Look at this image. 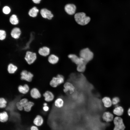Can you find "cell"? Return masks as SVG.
<instances>
[{
	"label": "cell",
	"mask_w": 130,
	"mask_h": 130,
	"mask_svg": "<svg viewBox=\"0 0 130 130\" xmlns=\"http://www.w3.org/2000/svg\"><path fill=\"white\" fill-rule=\"evenodd\" d=\"M16 105L17 109L20 111H22L23 110V107L19 101L17 102Z\"/></svg>",
	"instance_id": "4dcf8cb0"
},
{
	"label": "cell",
	"mask_w": 130,
	"mask_h": 130,
	"mask_svg": "<svg viewBox=\"0 0 130 130\" xmlns=\"http://www.w3.org/2000/svg\"><path fill=\"white\" fill-rule=\"evenodd\" d=\"M18 67L16 65L11 63L8 65L7 70L9 73L12 74L16 73L18 70Z\"/></svg>",
	"instance_id": "d6986e66"
},
{
	"label": "cell",
	"mask_w": 130,
	"mask_h": 130,
	"mask_svg": "<svg viewBox=\"0 0 130 130\" xmlns=\"http://www.w3.org/2000/svg\"><path fill=\"white\" fill-rule=\"evenodd\" d=\"M128 114L129 116H130V108H129L128 110Z\"/></svg>",
	"instance_id": "8d00e7d4"
},
{
	"label": "cell",
	"mask_w": 130,
	"mask_h": 130,
	"mask_svg": "<svg viewBox=\"0 0 130 130\" xmlns=\"http://www.w3.org/2000/svg\"><path fill=\"white\" fill-rule=\"evenodd\" d=\"M47 61L50 64L55 65L57 64L59 60V58L57 55L51 53L47 57Z\"/></svg>",
	"instance_id": "30bf717a"
},
{
	"label": "cell",
	"mask_w": 130,
	"mask_h": 130,
	"mask_svg": "<svg viewBox=\"0 0 130 130\" xmlns=\"http://www.w3.org/2000/svg\"><path fill=\"white\" fill-rule=\"evenodd\" d=\"M34 103L32 101H28L23 106V110L26 112H29L31 110L34 105Z\"/></svg>",
	"instance_id": "44dd1931"
},
{
	"label": "cell",
	"mask_w": 130,
	"mask_h": 130,
	"mask_svg": "<svg viewBox=\"0 0 130 130\" xmlns=\"http://www.w3.org/2000/svg\"><path fill=\"white\" fill-rule=\"evenodd\" d=\"M64 89L63 91L64 92L66 93L68 91L70 93L72 94L74 91L75 88L71 83L67 82L65 83L64 85Z\"/></svg>",
	"instance_id": "9a60e30c"
},
{
	"label": "cell",
	"mask_w": 130,
	"mask_h": 130,
	"mask_svg": "<svg viewBox=\"0 0 130 130\" xmlns=\"http://www.w3.org/2000/svg\"><path fill=\"white\" fill-rule=\"evenodd\" d=\"M36 4L39 3L41 0H32Z\"/></svg>",
	"instance_id": "d590c367"
},
{
	"label": "cell",
	"mask_w": 130,
	"mask_h": 130,
	"mask_svg": "<svg viewBox=\"0 0 130 130\" xmlns=\"http://www.w3.org/2000/svg\"><path fill=\"white\" fill-rule=\"evenodd\" d=\"M17 89L19 92L23 94H26L30 91L29 86L27 84H25L23 85H19Z\"/></svg>",
	"instance_id": "5bb4252c"
},
{
	"label": "cell",
	"mask_w": 130,
	"mask_h": 130,
	"mask_svg": "<svg viewBox=\"0 0 130 130\" xmlns=\"http://www.w3.org/2000/svg\"><path fill=\"white\" fill-rule=\"evenodd\" d=\"M28 101L27 98H23L21 99L19 101L23 107L24 105Z\"/></svg>",
	"instance_id": "d6a6232c"
},
{
	"label": "cell",
	"mask_w": 130,
	"mask_h": 130,
	"mask_svg": "<svg viewBox=\"0 0 130 130\" xmlns=\"http://www.w3.org/2000/svg\"><path fill=\"white\" fill-rule=\"evenodd\" d=\"M114 127L113 130H124L125 127L123 119L119 116L115 117L113 120Z\"/></svg>",
	"instance_id": "8992f818"
},
{
	"label": "cell",
	"mask_w": 130,
	"mask_h": 130,
	"mask_svg": "<svg viewBox=\"0 0 130 130\" xmlns=\"http://www.w3.org/2000/svg\"><path fill=\"white\" fill-rule=\"evenodd\" d=\"M51 53L50 48L48 47L44 46L39 48L38 49L37 54L40 56L47 57Z\"/></svg>",
	"instance_id": "52a82bcc"
},
{
	"label": "cell",
	"mask_w": 130,
	"mask_h": 130,
	"mask_svg": "<svg viewBox=\"0 0 130 130\" xmlns=\"http://www.w3.org/2000/svg\"><path fill=\"white\" fill-rule=\"evenodd\" d=\"M39 10L36 7H34L30 9L28 13L29 16L34 17H36Z\"/></svg>",
	"instance_id": "d4e9b609"
},
{
	"label": "cell",
	"mask_w": 130,
	"mask_h": 130,
	"mask_svg": "<svg viewBox=\"0 0 130 130\" xmlns=\"http://www.w3.org/2000/svg\"><path fill=\"white\" fill-rule=\"evenodd\" d=\"M40 13L43 18L49 20H51L53 16L50 11L45 8L41 9Z\"/></svg>",
	"instance_id": "2e32d148"
},
{
	"label": "cell",
	"mask_w": 130,
	"mask_h": 130,
	"mask_svg": "<svg viewBox=\"0 0 130 130\" xmlns=\"http://www.w3.org/2000/svg\"><path fill=\"white\" fill-rule=\"evenodd\" d=\"M2 11L3 12L4 14H8L10 12L11 9L8 6H6L3 8Z\"/></svg>",
	"instance_id": "f546056e"
},
{
	"label": "cell",
	"mask_w": 130,
	"mask_h": 130,
	"mask_svg": "<svg viewBox=\"0 0 130 130\" xmlns=\"http://www.w3.org/2000/svg\"><path fill=\"white\" fill-rule=\"evenodd\" d=\"M79 57L83 59L87 64L93 58L94 54L88 48H86L81 50L79 53Z\"/></svg>",
	"instance_id": "7a4b0ae2"
},
{
	"label": "cell",
	"mask_w": 130,
	"mask_h": 130,
	"mask_svg": "<svg viewBox=\"0 0 130 130\" xmlns=\"http://www.w3.org/2000/svg\"><path fill=\"white\" fill-rule=\"evenodd\" d=\"M30 93L31 98L34 99L39 98L41 96L40 91L36 87L32 88L30 91Z\"/></svg>",
	"instance_id": "8fae6325"
},
{
	"label": "cell",
	"mask_w": 130,
	"mask_h": 130,
	"mask_svg": "<svg viewBox=\"0 0 130 130\" xmlns=\"http://www.w3.org/2000/svg\"><path fill=\"white\" fill-rule=\"evenodd\" d=\"M44 122V118L41 115H37L34 119L33 123L34 125L38 127L42 125Z\"/></svg>",
	"instance_id": "e0dca14e"
},
{
	"label": "cell",
	"mask_w": 130,
	"mask_h": 130,
	"mask_svg": "<svg viewBox=\"0 0 130 130\" xmlns=\"http://www.w3.org/2000/svg\"><path fill=\"white\" fill-rule=\"evenodd\" d=\"M44 99L46 102H49L53 101L54 98V95L53 93L49 91H46L43 94Z\"/></svg>",
	"instance_id": "4fadbf2b"
},
{
	"label": "cell",
	"mask_w": 130,
	"mask_h": 130,
	"mask_svg": "<svg viewBox=\"0 0 130 130\" xmlns=\"http://www.w3.org/2000/svg\"><path fill=\"white\" fill-rule=\"evenodd\" d=\"M102 101L104 105L106 108H109L111 106L112 104V100L110 98L107 97L103 98Z\"/></svg>",
	"instance_id": "7402d4cb"
},
{
	"label": "cell",
	"mask_w": 130,
	"mask_h": 130,
	"mask_svg": "<svg viewBox=\"0 0 130 130\" xmlns=\"http://www.w3.org/2000/svg\"><path fill=\"white\" fill-rule=\"evenodd\" d=\"M6 36L5 31L3 30H0V40H3L5 39Z\"/></svg>",
	"instance_id": "f1b7e54d"
},
{
	"label": "cell",
	"mask_w": 130,
	"mask_h": 130,
	"mask_svg": "<svg viewBox=\"0 0 130 130\" xmlns=\"http://www.w3.org/2000/svg\"><path fill=\"white\" fill-rule=\"evenodd\" d=\"M9 21L10 23L13 25H16L19 23V20L15 15H12L10 17Z\"/></svg>",
	"instance_id": "484cf974"
},
{
	"label": "cell",
	"mask_w": 130,
	"mask_h": 130,
	"mask_svg": "<svg viewBox=\"0 0 130 130\" xmlns=\"http://www.w3.org/2000/svg\"><path fill=\"white\" fill-rule=\"evenodd\" d=\"M65 12L68 14L72 15L75 14L76 10V6L73 4H68L65 7Z\"/></svg>",
	"instance_id": "7c38bea8"
},
{
	"label": "cell",
	"mask_w": 130,
	"mask_h": 130,
	"mask_svg": "<svg viewBox=\"0 0 130 130\" xmlns=\"http://www.w3.org/2000/svg\"><path fill=\"white\" fill-rule=\"evenodd\" d=\"M21 29L18 27L13 28L11 31L10 35L11 37L13 39L17 40L20 37L22 34Z\"/></svg>",
	"instance_id": "ba28073f"
},
{
	"label": "cell",
	"mask_w": 130,
	"mask_h": 130,
	"mask_svg": "<svg viewBox=\"0 0 130 130\" xmlns=\"http://www.w3.org/2000/svg\"><path fill=\"white\" fill-rule=\"evenodd\" d=\"M103 119L106 122H109L112 121L114 119L113 114L108 111L104 112L102 115Z\"/></svg>",
	"instance_id": "ac0fdd59"
},
{
	"label": "cell",
	"mask_w": 130,
	"mask_h": 130,
	"mask_svg": "<svg viewBox=\"0 0 130 130\" xmlns=\"http://www.w3.org/2000/svg\"><path fill=\"white\" fill-rule=\"evenodd\" d=\"M68 57L71 59L73 62L75 64L77 65L84 63H86L84 62L82 58L79 56H78L76 54H70L68 55Z\"/></svg>",
	"instance_id": "9c48e42d"
},
{
	"label": "cell",
	"mask_w": 130,
	"mask_h": 130,
	"mask_svg": "<svg viewBox=\"0 0 130 130\" xmlns=\"http://www.w3.org/2000/svg\"><path fill=\"white\" fill-rule=\"evenodd\" d=\"M37 58V53L30 50H27L25 52L24 59L26 62L29 65L33 64Z\"/></svg>",
	"instance_id": "3957f363"
},
{
	"label": "cell",
	"mask_w": 130,
	"mask_h": 130,
	"mask_svg": "<svg viewBox=\"0 0 130 130\" xmlns=\"http://www.w3.org/2000/svg\"><path fill=\"white\" fill-rule=\"evenodd\" d=\"M43 106H46L48 105V104L46 102H45L43 104Z\"/></svg>",
	"instance_id": "74e56055"
},
{
	"label": "cell",
	"mask_w": 130,
	"mask_h": 130,
	"mask_svg": "<svg viewBox=\"0 0 130 130\" xmlns=\"http://www.w3.org/2000/svg\"><path fill=\"white\" fill-rule=\"evenodd\" d=\"M119 101V98L117 97H114L112 100V104L114 105H117Z\"/></svg>",
	"instance_id": "1f68e13d"
},
{
	"label": "cell",
	"mask_w": 130,
	"mask_h": 130,
	"mask_svg": "<svg viewBox=\"0 0 130 130\" xmlns=\"http://www.w3.org/2000/svg\"><path fill=\"white\" fill-rule=\"evenodd\" d=\"M9 118V116L7 112L4 111L0 112V122L5 123L8 121Z\"/></svg>",
	"instance_id": "ffe728a7"
},
{
	"label": "cell",
	"mask_w": 130,
	"mask_h": 130,
	"mask_svg": "<svg viewBox=\"0 0 130 130\" xmlns=\"http://www.w3.org/2000/svg\"><path fill=\"white\" fill-rule=\"evenodd\" d=\"M64 81V78L63 76L58 74L56 76L52 77L49 82V84L52 87L55 88L63 83Z\"/></svg>",
	"instance_id": "277c9868"
},
{
	"label": "cell",
	"mask_w": 130,
	"mask_h": 130,
	"mask_svg": "<svg viewBox=\"0 0 130 130\" xmlns=\"http://www.w3.org/2000/svg\"><path fill=\"white\" fill-rule=\"evenodd\" d=\"M113 113L118 116H120L122 115L124 112L123 108L120 106H116L113 110Z\"/></svg>",
	"instance_id": "603a6c76"
},
{
	"label": "cell",
	"mask_w": 130,
	"mask_h": 130,
	"mask_svg": "<svg viewBox=\"0 0 130 130\" xmlns=\"http://www.w3.org/2000/svg\"><path fill=\"white\" fill-rule=\"evenodd\" d=\"M30 130H39L38 127L35 125H33L30 127Z\"/></svg>",
	"instance_id": "e575fe53"
},
{
	"label": "cell",
	"mask_w": 130,
	"mask_h": 130,
	"mask_svg": "<svg viewBox=\"0 0 130 130\" xmlns=\"http://www.w3.org/2000/svg\"><path fill=\"white\" fill-rule=\"evenodd\" d=\"M64 100L61 98H57L55 100L54 102L55 106L58 108L62 107L64 105Z\"/></svg>",
	"instance_id": "cb8c5ba5"
},
{
	"label": "cell",
	"mask_w": 130,
	"mask_h": 130,
	"mask_svg": "<svg viewBox=\"0 0 130 130\" xmlns=\"http://www.w3.org/2000/svg\"><path fill=\"white\" fill-rule=\"evenodd\" d=\"M7 101L4 98H0V108H5L6 106Z\"/></svg>",
	"instance_id": "83f0119b"
},
{
	"label": "cell",
	"mask_w": 130,
	"mask_h": 130,
	"mask_svg": "<svg viewBox=\"0 0 130 130\" xmlns=\"http://www.w3.org/2000/svg\"><path fill=\"white\" fill-rule=\"evenodd\" d=\"M87 64L85 63H84L77 65V70L79 72H83L85 71L86 68V65Z\"/></svg>",
	"instance_id": "4316f807"
},
{
	"label": "cell",
	"mask_w": 130,
	"mask_h": 130,
	"mask_svg": "<svg viewBox=\"0 0 130 130\" xmlns=\"http://www.w3.org/2000/svg\"><path fill=\"white\" fill-rule=\"evenodd\" d=\"M74 17L77 23L82 26L87 24L91 20L90 17L86 16L85 13L84 12L77 13L75 14Z\"/></svg>",
	"instance_id": "6da1fadb"
},
{
	"label": "cell",
	"mask_w": 130,
	"mask_h": 130,
	"mask_svg": "<svg viewBox=\"0 0 130 130\" xmlns=\"http://www.w3.org/2000/svg\"><path fill=\"white\" fill-rule=\"evenodd\" d=\"M43 111L45 112L48 111L49 110V108L48 106H43L42 108Z\"/></svg>",
	"instance_id": "836d02e7"
},
{
	"label": "cell",
	"mask_w": 130,
	"mask_h": 130,
	"mask_svg": "<svg viewBox=\"0 0 130 130\" xmlns=\"http://www.w3.org/2000/svg\"><path fill=\"white\" fill-rule=\"evenodd\" d=\"M20 78L22 80L28 82H31L34 77L33 74L30 71L26 69H23L20 73Z\"/></svg>",
	"instance_id": "5b68a950"
}]
</instances>
